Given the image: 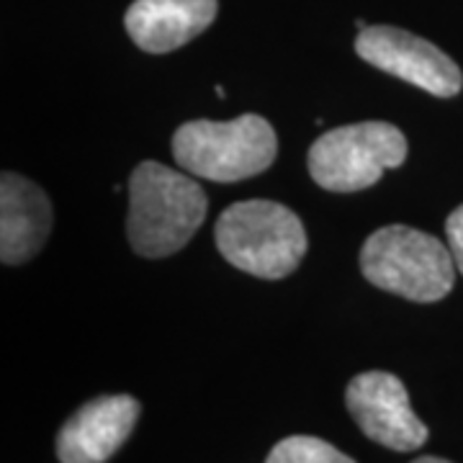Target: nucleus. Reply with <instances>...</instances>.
<instances>
[{"label":"nucleus","instance_id":"9b49d317","mask_svg":"<svg viewBox=\"0 0 463 463\" xmlns=\"http://www.w3.org/2000/svg\"><path fill=\"white\" fill-rule=\"evenodd\" d=\"M265 463H355L343 450L312 435H291L276 443Z\"/></svg>","mask_w":463,"mask_h":463},{"label":"nucleus","instance_id":"39448f33","mask_svg":"<svg viewBox=\"0 0 463 463\" xmlns=\"http://www.w3.org/2000/svg\"><path fill=\"white\" fill-rule=\"evenodd\" d=\"M407 160V137L386 121H361L325 132L307 165L312 181L332 194H355L381 181L383 170Z\"/></svg>","mask_w":463,"mask_h":463},{"label":"nucleus","instance_id":"6e6552de","mask_svg":"<svg viewBox=\"0 0 463 463\" xmlns=\"http://www.w3.org/2000/svg\"><path fill=\"white\" fill-rule=\"evenodd\" d=\"M139 420V402L129 394L99 397L83 404L57 435L60 463H106L127 443Z\"/></svg>","mask_w":463,"mask_h":463},{"label":"nucleus","instance_id":"f8f14e48","mask_svg":"<svg viewBox=\"0 0 463 463\" xmlns=\"http://www.w3.org/2000/svg\"><path fill=\"white\" fill-rule=\"evenodd\" d=\"M446 240L458 273H463V203L446 219Z\"/></svg>","mask_w":463,"mask_h":463},{"label":"nucleus","instance_id":"423d86ee","mask_svg":"<svg viewBox=\"0 0 463 463\" xmlns=\"http://www.w3.org/2000/svg\"><path fill=\"white\" fill-rule=\"evenodd\" d=\"M355 52L368 65L422 88L438 99H453L463 88V72L446 52L432 42L397 29L365 26L355 39Z\"/></svg>","mask_w":463,"mask_h":463},{"label":"nucleus","instance_id":"1a4fd4ad","mask_svg":"<svg viewBox=\"0 0 463 463\" xmlns=\"http://www.w3.org/2000/svg\"><path fill=\"white\" fill-rule=\"evenodd\" d=\"M52 232V203L47 194L11 170L0 178V258L5 265L32 260Z\"/></svg>","mask_w":463,"mask_h":463},{"label":"nucleus","instance_id":"20e7f679","mask_svg":"<svg viewBox=\"0 0 463 463\" xmlns=\"http://www.w3.org/2000/svg\"><path fill=\"white\" fill-rule=\"evenodd\" d=\"M365 281L410 301H440L456 283L453 252L438 237L412 227H381L361 248Z\"/></svg>","mask_w":463,"mask_h":463},{"label":"nucleus","instance_id":"f257e3e1","mask_svg":"<svg viewBox=\"0 0 463 463\" xmlns=\"http://www.w3.org/2000/svg\"><path fill=\"white\" fill-rule=\"evenodd\" d=\"M206 209L209 199L191 175L147 160L129 178V245L142 258H167L191 242Z\"/></svg>","mask_w":463,"mask_h":463},{"label":"nucleus","instance_id":"0eeeda50","mask_svg":"<svg viewBox=\"0 0 463 463\" xmlns=\"http://www.w3.org/2000/svg\"><path fill=\"white\" fill-rule=\"evenodd\" d=\"M347 412L373 443L410 453L425 446L428 428L412 412L404 383L389 371H365L347 383Z\"/></svg>","mask_w":463,"mask_h":463},{"label":"nucleus","instance_id":"7ed1b4c3","mask_svg":"<svg viewBox=\"0 0 463 463\" xmlns=\"http://www.w3.org/2000/svg\"><path fill=\"white\" fill-rule=\"evenodd\" d=\"M279 139L270 121L245 114L232 121H185L173 134L175 163L196 178L237 183L273 165Z\"/></svg>","mask_w":463,"mask_h":463},{"label":"nucleus","instance_id":"ddd939ff","mask_svg":"<svg viewBox=\"0 0 463 463\" xmlns=\"http://www.w3.org/2000/svg\"><path fill=\"white\" fill-rule=\"evenodd\" d=\"M412 463H450V461H446V458H438V456H422V458H417V461Z\"/></svg>","mask_w":463,"mask_h":463},{"label":"nucleus","instance_id":"9d476101","mask_svg":"<svg viewBox=\"0 0 463 463\" xmlns=\"http://www.w3.org/2000/svg\"><path fill=\"white\" fill-rule=\"evenodd\" d=\"M216 14V0H134L124 26L139 50L165 54L206 32Z\"/></svg>","mask_w":463,"mask_h":463},{"label":"nucleus","instance_id":"f03ea898","mask_svg":"<svg viewBox=\"0 0 463 463\" xmlns=\"http://www.w3.org/2000/svg\"><path fill=\"white\" fill-rule=\"evenodd\" d=\"M214 242L224 260L242 273L279 281L304 260L307 232L288 206L252 199L237 201L222 212L216 219Z\"/></svg>","mask_w":463,"mask_h":463}]
</instances>
